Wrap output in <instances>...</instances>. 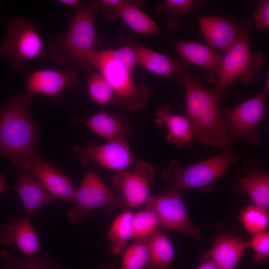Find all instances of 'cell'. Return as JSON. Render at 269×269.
Segmentation results:
<instances>
[{
	"mask_svg": "<svg viewBox=\"0 0 269 269\" xmlns=\"http://www.w3.org/2000/svg\"><path fill=\"white\" fill-rule=\"evenodd\" d=\"M33 96L28 92L16 95L0 106V157L25 171L30 156L37 151L39 136L38 123L29 110Z\"/></svg>",
	"mask_w": 269,
	"mask_h": 269,
	"instance_id": "obj_1",
	"label": "cell"
},
{
	"mask_svg": "<svg viewBox=\"0 0 269 269\" xmlns=\"http://www.w3.org/2000/svg\"><path fill=\"white\" fill-rule=\"evenodd\" d=\"M99 1L81 2L74 8L66 30L59 34L48 47L49 54L65 69L89 71L90 52L95 49L98 38L95 31V16Z\"/></svg>",
	"mask_w": 269,
	"mask_h": 269,
	"instance_id": "obj_2",
	"label": "cell"
},
{
	"mask_svg": "<svg viewBox=\"0 0 269 269\" xmlns=\"http://www.w3.org/2000/svg\"><path fill=\"white\" fill-rule=\"evenodd\" d=\"M183 83L186 91L187 118L193 139L206 146L229 147L231 143L219 107L224 95L207 90L190 74Z\"/></svg>",
	"mask_w": 269,
	"mask_h": 269,
	"instance_id": "obj_3",
	"label": "cell"
},
{
	"mask_svg": "<svg viewBox=\"0 0 269 269\" xmlns=\"http://www.w3.org/2000/svg\"><path fill=\"white\" fill-rule=\"evenodd\" d=\"M239 159V155L229 147L213 157L186 167H181L178 161L172 160L161 172L166 182L163 192L183 193L194 188L212 191L214 181Z\"/></svg>",
	"mask_w": 269,
	"mask_h": 269,
	"instance_id": "obj_4",
	"label": "cell"
},
{
	"mask_svg": "<svg viewBox=\"0 0 269 269\" xmlns=\"http://www.w3.org/2000/svg\"><path fill=\"white\" fill-rule=\"evenodd\" d=\"M90 66L95 68L112 87L116 102L123 109L134 111L144 107L150 96L147 87L136 84L132 76V71L113 59L108 50H91L88 56Z\"/></svg>",
	"mask_w": 269,
	"mask_h": 269,
	"instance_id": "obj_5",
	"label": "cell"
},
{
	"mask_svg": "<svg viewBox=\"0 0 269 269\" xmlns=\"http://www.w3.org/2000/svg\"><path fill=\"white\" fill-rule=\"evenodd\" d=\"M248 33L243 34L224 54L217 82L211 90L213 93L224 95L228 87L238 80L249 85L263 68L266 57L261 52H252Z\"/></svg>",
	"mask_w": 269,
	"mask_h": 269,
	"instance_id": "obj_6",
	"label": "cell"
},
{
	"mask_svg": "<svg viewBox=\"0 0 269 269\" xmlns=\"http://www.w3.org/2000/svg\"><path fill=\"white\" fill-rule=\"evenodd\" d=\"M0 49L17 70L23 69L26 60L45 58L46 55L33 21L22 17H16L7 23Z\"/></svg>",
	"mask_w": 269,
	"mask_h": 269,
	"instance_id": "obj_7",
	"label": "cell"
},
{
	"mask_svg": "<svg viewBox=\"0 0 269 269\" xmlns=\"http://www.w3.org/2000/svg\"><path fill=\"white\" fill-rule=\"evenodd\" d=\"M75 207L68 210L69 221L77 224L83 220L90 211L106 207L109 211L115 208L130 210L123 195L112 191L95 172H85L82 182L76 190Z\"/></svg>",
	"mask_w": 269,
	"mask_h": 269,
	"instance_id": "obj_8",
	"label": "cell"
},
{
	"mask_svg": "<svg viewBox=\"0 0 269 269\" xmlns=\"http://www.w3.org/2000/svg\"><path fill=\"white\" fill-rule=\"evenodd\" d=\"M268 93H261L244 101L233 109H220V114L231 143L247 141L254 146L261 142L258 127L265 115L266 98Z\"/></svg>",
	"mask_w": 269,
	"mask_h": 269,
	"instance_id": "obj_9",
	"label": "cell"
},
{
	"mask_svg": "<svg viewBox=\"0 0 269 269\" xmlns=\"http://www.w3.org/2000/svg\"><path fill=\"white\" fill-rule=\"evenodd\" d=\"M183 193L163 192L150 196L145 202V209L157 215L159 226L168 231L189 235L196 240H202L200 229L190 221L183 201Z\"/></svg>",
	"mask_w": 269,
	"mask_h": 269,
	"instance_id": "obj_10",
	"label": "cell"
},
{
	"mask_svg": "<svg viewBox=\"0 0 269 269\" xmlns=\"http://www.w3.org/2000/svg\"><path fill=\"white\" fill-rule=\"evenodd\" d=\"M131 167V170L116 171L112 179V184L121 191L130 208L145 203L156 172L151 164L141 160Z\"/></svg>",
	"mask_w": 269,
	"mask_h": 269,
	"instance_id": "obj_11",
	"label": "cell"
},
{
	"mask_svg": "<svg viewBox=\"0 0 269 269\" xmlns=\"http://www.w3.org/2000/svg\"><path fill=\"white\" fill-rule=\"evenodd\" d=\"M73 149L79 163L84 167L94 162L103 167L119 171L129 169L134 164L127 138L109 141L101 145H74Z\"/></svg>",
	"mask_w": 269,
	"mask_h": 269,
	"instance_id": "obj_12",
	"label": "cell"
},
{
	"mask_svg": "<svg viewBox=\"0 0 269 269\" xmlns=\"http://www.w3.org/2000/svg\"><path fill=\"white\" fill-rule=\"evenodd\" d=\"M201 31L208 45L225 52L252 25L248 19H227L219 16H205L197 18Z\"/></svg>",
	"mask_w": 269,
	"mask_h": 269,
	"instance_id": "obj_13",
	"label": "cell"
},
{
	"mask_svg": "<svg viewBox=\"0 0 269 269\" xmlns=\"http://www.w3.org/2000/svg\"><path fill=\"white\" fill-rule=\"evenodd\" d=\"M53 196L64 202L74 201L76 190L72 181L59 168L47 159L42 158L37 151L30 156L27 167Z\"/></svg>",
	"mask_w": 269,
	"mask_h": 269,
	"instance_id": "obj_14",
	"label": "cell"
},
{
	"mask_svg": "<svg viewBox=\"0 0 269 269\" xmlns=\"http://www.w3.org/2000/svg\"><path fill=\"white\" fill-rule=\"evenodd\" d=\"M78 79L75 69H41L28 75L25 87L28 93L45 95L54 101L64 95L65 87L76 86Z\"/></svg>",
	"mask_w": 269,
	"mask_h": 269,
	"instance_id": "obj_15",
	"label": "cell"
},
{
	"mask_svg": "<svg viewBox=\"0 0 269 269\" xmlns=\"http://www.w3.org/2000/svg\"><path fill=\"white\" fill-rule=\"evenodd\" d=\"M0 244L5 246L14 244L27 258L39 253V240L33 228L30 216L24 214L13 217L0 225Z\"/></svg>",
	"mask_w": 269,
	"mask_h": 269,
	"instance_id": "obj_16",
	"label": "cell"
},
{
	"mask_svg": "<svg viewBox=\"0 0 269 269\" xmlns=\"http://www.w3.org/2000/svg\"><path fill=\"white\" fill-rule=\"evenodd\" d=\"M133 47L138 63L151 73L182 83L190 74L188 64L183 59H174L143 46Z\"/></svg>",
	"mask_w": 269,
	"mask_h": 269,
	"instance_id": "obj_17",
	"label": "cell"
},
{
	"mask_svg": "<svg viewBox=\"0 0 269 269\" xmlns=\"http://www.w3.org/2000/svg\"><path fill=\"white\" fill-rule=\"evenodd\" d=\"M259 163L255 157L243 162V167L247 172L237 178L236 190L238 193L247 192L255 205L269 210V175Z\"/></svg>",
	"mask_w": 269,
	"mask_h": 269,
	"instance_id": "obj_18",
	"label": "cell"
},
{
	"mask_svg": "<svg viewBox=\"0 0 269 269\" xmlns=\"http://www.w3.org/2000/svg\"><path fill=\"white\" fill-rule=\"evenodd\" d=\"M248 248V242L239 236L220 233L216 236L212 248L203 254L200 261H211L219 269H235Z\"/></svg>",
	"mask_w": 269,
	"mask_h": 269,
	"instance_id": "obj_19",
	"label": "cell"
},
{
	"mask_svg": "<svg viewBox=\"0 0 269 269\" xmlns=\"http://www.w3.org/2000/svg\"><path fill=\"white\" fill-rule=\"evenodd\" d=\"M71 123L83 124L109 141L127 138L133 131L129 117L122 113L101 111L86 120L72 119Z\"/></svg>",
	"mask_w": 269,
	"mask_h": 269,
	"instance_id": "obj_20",
	"label": "cell"
},
{
	"mask_svg": "<svg viewBox=\"0 0 269 269\" xmlns=\"http://www.w3.org/2000/svg\"><path fill=\"white\" fill-rule=\"evenodd\" d=\"M14 188L22 202L24 214L28 216L42 208L59 201L25 170L17 169L16 181Z\"/></svg>",
	"mask_w": 269,
	"mask_h": 269,
	"instance_id": "obj_21",
	"label": "cell"
},
{
	"mask_svg": "<svg viewBox=\"0 0 269 269\" xmlns=\"http://www.w3.org/2000/svg\"><path fill=\"white\" fill-rule=\"evenodd\" d=\"M178 54L186 61H189L208 71L210 82L218 78L224 54L208 44L198 42L178 41L175 43Z\"/></svg>",
	"mask_w": 269,
	"mask_h": 269,
	"instance_id": "obj_22",
	"label": "cell"
},
{
	"mask_svg": "<svg viewBox=\"0 0 269 269\" xmlns=\"http://www.w3.org/2000/svg\"><path fill=\"white\" fill-rule=\"evenodd\" d=\"M155 122L159 126L167 127L168 133L166 140L178 148L184 149L192 144L193 139L188 119L173 113L168 105H164L158 111Z\"/></svg>",
	"mask_w": 269,
	"mask_h": 269,
	"instance_id": "obj_23",
	"label": "cell"
},
{
	"mask_svg": "<svg viewBox=\"0 0 269 269\" xmlns=\"http://www.w3.org/2000/svg\"><path fill=\"white\" fill-rule=\"evenodd\" d=\"M0 260L3 264L4 269H65L48 253L39 257L35 256L27 259H20L1 249ZM89 269H114V266L111 263L107 262Z\"/></svg>",
	"mask_w": 269,
	"mask_h": 269,
	"instance_id": "obj_24",
	"label": "cell"
},
{
	"mask_svg": "<svg viewBox=\"0 0 269 269\" xmlns=\"http://www.w3.org/2000/svg\"><path fill=\"white\" fill-rule=\"evenodd\" d=\"M143 4L142 1L128 0L121 9L119 17L137 33L151 35L160 33V29L155 21L140 9Z\"/></svg>",
	"mask_w": 269,
	"mask_h": 269,
	"instance_id": "obj_25",
	"label": "cell"
},
{
	"mask_svg": "<svg viewBox=\"0 0 269 269\" xmlns=\"http://www.w3.org/2000/svg\"><path fill=\"white\" fill-rule=\"evenodd\" d=\"M149 258L147 269H172L175 251L168 238L157 229L148 237Z\"/></svg>",
	"mask_w": 269,
	"mask_h": 269,
	"instance_id": "obj_26",
	"label": "cell"
},
{
	"mask_svg": "<svg viewBox=\"0 0 269 269\" xmlns=\"http://www.w3.org/2000/svg\"><path fill=\"white\" fill-rule=\"evenodd\" d=\"M134 212L124 210L113 222L107 236L110 242L109 249L114 254H119L126 249L128 241L132 238L131 221Z\"/></svg>",
	"mask_w": 269,
	"mask_h": 269,
	"instance_id": "obj_27",
	"label": "cell"
},
{
	"mask_svg": "<svg viewBox=\"0 0 269 269\" xmlns=\"http://www.w3.org/2000/svg\"><path fill=\"white\" fill-rule=\"evenodd\" d=\"M149 258L148 237L137 239L125 250L121 269H147Z\"/></svg>",
	"mask_w": 269,
	"mask_h": 269,
	"instance_id": "obj_28",
	"label": "cell"
},
{
	"mask_svg": "<svg viewBox=\"0 0 269 269\" xmlns=\"http://www.w3.org/2000/svg\"><path fill=\"white\" fill-rule=\"evenodd\" d=\"M206 0H166L156 8L159 12L167 13L169 15L166 21L167 25L171 29H176L180 25L181 16L196 6L203 5Z\"/></svg>",
	"mask_w": 269,
	"mask_h": 269,
	"instance_id": "obj_29",
	"label": "cell"
},
{
	"mask_svg": "<svg viewBox=\"0 0 269 269\" xmlns=\"http://www.w3.org/2000/svg\"><path fill=\"white\" fill-rule=\"evenodd\" d=\"M239 219L246 230L253 235L266 231L269 226L268 210L255 204L243 209Z\"/></svg>",
	"mask_w": 269,
	"mask_h": 269,
	"instance_id": "obj_30",
	"label": "cell"
},
{
	"mask_svg": "<svg viewBox=\"0 0 269 269\" xmlns=\"http://www.w3.org/2000/svg\"><path fill=\"white\" fill-rule=\"evenodd\" d=\"M88 87L92 99L98 105L105 106L116 102V96L112 87L99 72L90 73Z\"/></svg>",
	"mask_w": 269,
	"mask_h": 269,
	"instance_id": "obj_31",
	"label": "cell"
},
{
	"mask_svg": "<svg viewBox=\"0 0 269 269\" xmlns=\"http://www.w3.org/2000/svg\"><path fill=\"white\" fill-rule=\"evenodd\" d=\"M158 226V218L153 211L145 209L134 212L131 221L132 238L148 237Z\"/></svg>",
	"mask_w": 269,
	"mask_h": 269,
	"instance_id": "obj_32",
	"label": "cell"
},
{
	"mask_svg": "<svg viewBox=\"0 0 269 269\" xmlns=\"http://www.w3.org/2000/svg\"><path fill=\"white\" fill-rule=\"evenodd\" d=\"M249 247L254 252V261L259 266H263L269 258V233L264 231L254 235L250 242Z\"/></svg>",
	"mask_w": 269,
	"mask_h": 269,
	"instance_id": "obj_33",
	"label": "cell"
},
{
	"mask_svg": "<svg viewBox=\"0 0 269 269\" xmlns=\"http://www.w3.org/2000/svg\"><path fill=\"white\" fill-rule=\"evenodd\" d=\"M111 57L132 70L138 64L136 53L133 46H125L116 50H108Z\"/></svg>",
	"mask_w": 269,
	"mask_h": 269,
	"instance_id": "obj_34",
	"label": "cell"
},
{
	"mask_svg": "<svg viewBox=\"0 0 269 269\" xmlns=\"http://www.w3.org/2000/svg\"><path fill=\"white\" fill-rule=\"evenodd\" d=\"M127 1L128 0H102L99 3L105 18L114 21L119 17L120 11Z\"/></svg>",
	"mask_w": 269,
	"mask_h": 269,
	"instance_id": "obj_35",
	"label": "cell"
},
{
	"mask_svg": "<svg viewBox=\"0 0 269 269\" xmlns=\"http://www.w3.org/2000/svg\"><path fill=\"white\" fill-rule=\"evenodd\" d=\"M254 23L256 28L264 31L269 27V1L261 0L254 13Z\"/></svg>",
	"mask_w": 269,
	"mask_h": 269,
	"instance_id": "obj_36",
	"label": "cell"
},
{
	"mask_svg": "<svg viewBox=\"0 0 269 269\" xmlns=\"http://www.w3.org/2000/svg\"><path fill=\"white\" fill-rule=\"evenodd\" d=\"M200 265L196 269H219L216 265L210 260L200 261Z\"/></svg>",
	"mask_w": 269,
	"mask_h": 269,
	"instance_id": "obj_37",
	"label": "cell"
},
{
	"mask_svg": "<svg viewBox=\"0 0 269 269\" xmlns=\"http://www.w3.org/2000/svg\"><path fill=\"white\" fill-rule=\"evenodd\" d=\"M58 2L64 5L72 6L74 8L78 6L81 2L79 0H59Z\"/></svg>",
	"mask_w": 269,
	"mask_h": 269,
	"instance_id": "obj_38",
	"label": "cell"
},
{
	"mask_svg": "<svg viewBox=\"0 0 269 269\" xmlns=\"http://www.w3.org/2000/svg\"><path fill=\"white\" fill-rule=\"evenodd\" d=\"M6 176L4 174H1L0 175V194L5 189V182Z\"/></svg>",
	"mask_w": 269,
	"mask_h": 269,
	"instance_id": "obj_39",
	"label": "cell"
}]
</instances>
